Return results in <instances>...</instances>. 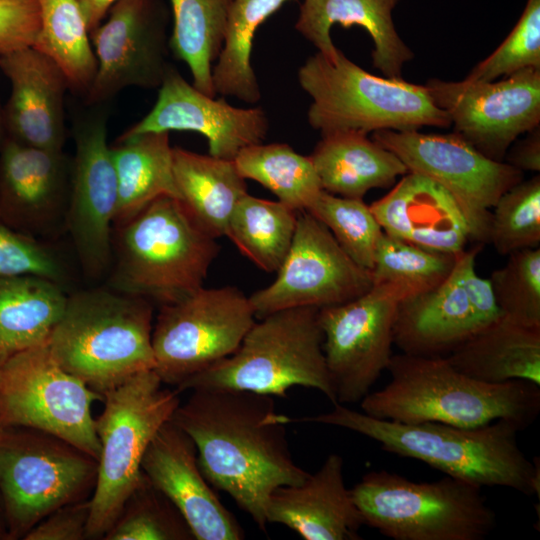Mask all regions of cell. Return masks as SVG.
Masks as SVG:
<instances>
[{
    "label": "cell",
    "instance_id": "obj_10",
    "mask_svg": "<svg viewBox=\"0 0 540 540\" xmlns=\"http://www.w3.org/2000/svg\"><path fill=\"white\" fill-rule=\"evenodd\" d=\"M98 461L44 431L0 427V498L7 540L23 539L45 516L93 492Z\"/></svg>",
    "mask_w": 540,
    "mask_h": 540
},
{
    "label": "cell",
    "instance_id": "obj_13",
    "mask_svg": "<svg viewBox=\"0 0 540 540\" xmlns=\"http://www.w3.org/2000/svg\"><path fill=\"white\" fill-rule=\"evenodd\" d=\"M372 139L393 152L408 172L423 175L443 187L461 209L470 240L479 243L489 241L491 209L497 200L523 180L522 171L488 158L456 132L379 130Z\"/></svg>",
    "mask_w": 540,
    "mask_h": 540
},
{
    "label": "cell",
    "instance_id": "obj_36",
    "mask_svg": "<svg viewBox=\"0 0 540 540\" xmlns=\"http://www.w3.org/2000/svg\"><path fill=\"white\" fill-rule=\"evenodd\" d=\"M234 162L243 178L260 183L298 212L306 211L323 190L310 156L284 143L248 146Z\"/></svg>",
    "mask_w": 540,
    "mask_h": 540
},
{
    "label": "cell",
    "instance_id": "obj_48",
    "mask_svg": "<svg viewBox=\"0 0 540 540\" xmlns=\"http://www.w3.org/2000/svg\"><path fill=\"white\" fill-rule=\"evenodd\" d=\"M0 539H7V530H6V524H5L1 498H0Z\"/></svg>",
    "mask_w": 540,
    "mask_h": 540
},
{
    "label": "cell",
    "instance_id": "obj_47",
    "mask_svg": "<svg viewBox=\"0 0 540 540\" xmlns=\"http://www.w3.org/2000/svg\"><path fill=\"white\" fill-rule=\"evenodd\" d=\"M118 0H78L89 32L94 30L108 14V11Z\"/></svg>",
    "mask_w": 540,
    "mask_h": 540
},
{
    "label": "cell",
    "instance_id": "obj_4",
    "mask_svg": "<svg viewBox=\"0 0 540 540\" xmlns=\"http://www.w3.org/2000/svg\"><path fill=\"white\" fill-rule=\"evenodd\" d=\"M153 308L149 300L117 290L68 296L47 342L57 363L103 395L129 377L154 370Z\"/></svg>",
    "mask_w": 540,
    "mask_h": 540
},
{
    "label": "cell",
    "instance_id": "obj_38",
    "mask_svg": "<svg viewBox=\"0 0 540 540\" xmlns=\"http://www.w3.org/2000/svg\"><path fill=\"white\" fill-rule=\"evenodd\" d=\"M102 540H195L177 507L146 477Z\"/></svg>",
    "mask_w": 540,
    "mask_h": 540
},
{
    "label": "cell",
    "instance_id": "obj_34",
    "mask_svg": "<svg viewBox=\"0 0 540 540\" xmlns=\"http://www.w3.org/2000/svg\"><path fill=\"white\" fill-rule=\"evenodd\" d=\"M40 30L32 45L63 71L69 90L85 96L97 61L90 32L78 0H37Z\"/></svg>",
    "mask_w": 540,
    "mask_h": 540
},
{
    "label": "cell",
    "instance_id": "obj_44",
    "mask_svg": "<svg viewBox=\"0 0 540 540\" xmlns=\"http://www.w3.org/2000/svg\"><path fill=\"white\" fill-rule=\"evenodd\" d=\"M39 30L37 0H0V55L32 46Z\"/></svg>",
    "mask_w": 540,
    "mask_h": 540
},
{
    "label": "cell",
    "instance_id": "obj_24",
    "mask_svg": "<svg viewBox=\"0 0 540 540\" xmlns=\"http://www.w3.org/2000/svg\"><path fill=\"white\" fill-rule=\"evenodd\" d=\"M460 254L452 272L442 283L399 302L393 337L402 353L448 355L484 328L465 286Z\"/></svg>",
    "mask_w": 540,
    "mask_h": 540
},
{
    "label": "cell",
    "instance_id": "obj_7",
    "mask_svg": "<svg viewBox=\"0 0 540 540\" xmlns=\"http://www.w3.org/2000/svg\"><path fill=\"white\" fill-rule=\"evenodd\" d=\"M319 309L297 307L255 321L228 357L175 389L241 390L286 396L293 386L313 388L336 404L323 352Z\"/></svg>",
    "mask_w": 540,
    "mask_h": 540
},
{
    "label": "cell",
    "instance_id": "obj_23",
    "mask_svg": "<svg viewBox=\"0 0 540 540\" xmlns=\"http://www.w3.org/2000/svg\"><path fill=\"white\" fill-rule=\"evenodd\" d=\"M369 207L386 234L427 249L459 254L470 240L467 222L453 197L417 173L403 175Z\"/></svg>",
    "mask_w": 540,
    "mask_h": 540
},
{
    "label": "cell",
    "instance_id": "obj_29",
    "mask_svg": "<svg viewBox=\"0 0 540 540\" xmlns=\"http://www.w3.org/2000/svg\"><path fill=\"white\" fill-rule=\"evenodd\" d=\"M173 173L180 200L197 224L217 239L226 236L231 213L247 193L234 160L173 147Z\"/></svg>",
    "mask_w": 540,
    "mask_h": 540
},
{
    "label": "cell",
    "instance_id": "obj_41",
    "mask_svg": "<svg viewBox=\"0 0 540 540\" xmlns=\"http://www.w3.org/2000/svg\"><path fill=\"white\" fill-rule=\"evenodd\" d=\"M489 281L501 315L540 329V247L515 251Z\"/></svg>",
    "mask_w": 540,
    "mask_h": 540
},
{
    "label": "cell",
    "instance_id": "obj_20",
    "mask_svg": "<svg viewBox=\"0 0 540 540\" xmlns=\"http://www.w3.org/2000/svg\"><path fill=\"white\" fill-rule=\"evenodd\" d=\"M141 468L180 511L195 540H241L244 531L204 477L193 440L168 420L157 431Z\"/></svg>",
    "mask_w": 540,
    "mask_h": 540
},
{
    "label": "cell",
    "instance_id": "obj_45",
    "mask_svg": "<svg viewBox=\"0 0 540 540\" xmlns=\"http://www.w3.org/2000/svg\"><path fill=\"white\" fill-rule=\"evenodd\" d=\"M90 498L65 504L37 523L24 540H84L90 518Z\"/></svg>",
    "mask_w": 540,
    "mask_h": 540
},
{
    "label": "cell",
    "instance_id": "obj_42",
    "mask_svg": "<svg viewBox=\"0 0 540 540\" xmlns=\"http://www.w3.org/2000/svg\"><path fill=\"white\" fill-rule=\"evenodd\" d=\"M529 67L540 68V0H527L506 39L466 79L493 81Z\"/></svg>",
    "mask_w": 540,
    "mask_h": 540
},
{
    "label": "cell",
    "instance_id": "obj_3",
    "mask_svg": "<svg viewBox=\"0 0 540 540\" xmlns=\"http://www.w3.org/2000/svg\"><path fill=\"white\" fill-rule=\"evenodd\" d=\"M387 370V385L360 402L362 412L374 418L463 428L508 420L525 429L540 412V385L481 382L458 371L444 356L392 355Z\"/></svg>",
    "mask_w": 540,
    "mask_h": 540
},
{
    "label": "cell",
    "instance_id": "obj_46",
    "mask_svg": "<svg viewBox=\"0 0 540 540\" xmlns=\"http://www.w3.org/2000/svg\"><path fill=\"white\" fill-rule=\"evenodd\" d=\"M529 135L511 147L507 156L508 164L520 171H540V132L539 127L528 132Z\"/></svg>",
    "mask_w": 540,
    "mask_h": 540
},
{
    "label": "cell",
    "instance_id": "obj_8",
    "mask_svg": "<svg viewBox=\"0 0 540 540\" xmlns=\"http://www.w3.org/2000/svg\"><path fill=\"white\" fill-rule=\"evenodd\" d=\"M163 384L153 369L145 370L103 394L104 408L95 419L100 454L87 539L103 538L145 478L146 449L181 402L179 392Z\"/></svg>",
    "mask_w": 540,
    "mask_h": 540
},
{
    "label": "cell",
    "instance_id": "obj_25",
    "mask_svg": "<svg viewBox=\"0 0 540 540\" xmlns=\"http://www.w3.org/2000/svg\"><path fill=\"white\" fill-rule=\"evenodd\" d=\"M72 160L60 151L5 136L0 147V196L34 226H48L67 208Z\"/></svg>",
    "mask_w": 540,
    "mask_h": 540
},
{
    "label": "cell",
    "instance_id": "obj_19",
    "mask_svg": "<svg viewBox=\"0 0 540 540\" xmlns=\"http://www.w3.org/2000/svg\"><path fill=\"white\" fill-rule=\"evenodd\" d=\"M268 129L262 108L235 107L223 98L208 96L170 65L152 109L119 137L191 131L206 137L209 155L234 160L242 149L262 143Z\"/></svg>",
    "mask_w": 540,
    "mask_h": 540
},
{
    "label": "cell",
    "instance_id": "obj_49",
    "mask_svg": "<svg viewBox=\"0 0 540 540\" xmlns=\"http://www.w3.org/2000/svg\"><path fill=\"white\" fill-rule=\"evenodd\" d=\"M5 136L6 134H5L4 123H3L2 108H0V147L2 145V142Z\"/></svg>",
    "mask_w": 540,
    "mask_h": 540
},
{
    "label": "cell",
    "instance_id": "obj_50",
    "mask_svg": "<svg viewBox=\"0 0 540 540\" xmlns=\"http://www.w3.org/2000/svg\"><path fill=\"white\" fill-rule=\"evenodd\" d=\"M3 360L0 359V363L2 362Z\"/></svg>",
    "mask_w": 540,
    "mask_h": 540
},
{
    "label": "cell",
    "instance_id": "obj_5",
    "mask_svg": "<svg viewBox=\"0 0 540 540\" xmlns=\"http://www.w3.org/2000/svg\"><path fill=\"white\" fill-rule=\"evenodd\" d=\"M118 226L113 289L160 306L203 287L220 250L171 196L157 198Z\"/></svg>",
    "mask_w": 540,
    "mask_h": 540
},
{
    "label": "cell",
    "instance_id": "obj_43",
    "mask_svg": "<svg viewBox=\"0 0 540 540\" xmlns=\"http://www.w3.org/2000/svg\"><path fill=\"white\" fill-rule=\"evenodd\" d=\"M34 275L62 283L66 270L48 246L0 224V278Z\"/></svg>",
    "mask_w": 540,
    "mask_h": 540
},
{
    "label": "cell",
    "instance_id": "obj_39",
    "mask_svg": "<svg viewBox=\"0 0 540 540\" xmlns=\"http://www.w3.org/2000/svg\"><path fill=\"white\" fill-rule=\"evenodd\" d=\"M322 222L347 255L359 266L372 270L383 229L362 199L347 198L322 190L306 210Z\"/></svg>",
    "mask_w": 540,
    "mask_h": 540
},
{
    "label": "cell",
    "instance_id": "obj_40",
    "mask_svg": "<svg viewBox=\"0 0 540 540\" xmlns=\"http://www.w3.org/2000/svg\"><path fill=\"white\" fill-rule=\"evenodd\" d=\"M489 242L500 255L540 246V176L503 193L491 212Z\"/></svg>",
    "mask_w": 540,
    "mask_h": 540
},
{
    "label": "cell",
    "instance_id": "obj_31",
    "mask_svg": "<svg viewBox=\"0 0 540 540\" xmlns=\"http://www.w3.org/2000/svg\"><path fill=\"white\" fill-rule=\"evenodd\" d=\"M67 298L60 283L44 277L0 278V359L47 343Z\"/></svg>",
    "mask_w": 540,
    "mask_h": 540
},
{
    "label": "cell",
    "instance_id": "obj_14",
    "mask_svg": "<svg viewBox=\"0 0 540 540\" xmlns=\"http://www.w3.org/2000/svg\"><path fill=\"white\" fill-rule=\"evenodd\" d=\"M409 296L411 291L403 285L373 283L351 301L319 309L323 352L336 403H360L387 370L397 307Z\"/></svg>",
    "mask_w": 540,
    "mask_h": 540
},
{
    "label": "cell",
    "instance_id": "obj_37",
    "mask_svg": "<svg viewBox=\"0 0 540 540\" xmlns=\"http://www.w3.org/2000/svg\"><path fill=\"white\" fill-rule=\"evenodd\" d=\"M457 256L415 245L383 231L371 270L373 283L400 284L415 295L442 283L452 272Z\"/></svg>",
    "mask_w": 540,
    "mask_h": 540
},
{
    "label": "cell",
    "instance_id": "obj_12",
    "mask_svg": "<svg viewBox=\"0 0 540 540\" xmlns=\"http://www.w3.org/2000/svg\"><path fill=\"white\" fill-rule=\"evenodd\" d=\"M255 321L249 297L233 286L201 287L162 305L152 330L154 371L178 387L230 356Z\"/></svg>",
    "mask_w": 540,
    "mask_h": 540
},
{
    "label": "cell",
    "instance_id": "obj_9",
    "mask_svg": "<svg viewBox=\"0 0 540 540\" xmlns=\"http://www.w3.org/2000/svg\"><path fill=\"white\" fill-rule=\"evenodd\" d=\"M350 490L364 525L394 540H483L496 524L482 487L447 475L414 482L371 471Z\"/></svg>",
    "mask_w": 540,
    "mask_h": 540
},
{
    "label": "cell",
    "instance_id": "obj_35",
    "mask_svg": "<svg viewBox=\"0 0 540 540\" xmlns=\"http://www.w3.org/2000/svg\"><path fill=\"white\" fill-rule=\"evenodd\" d=\"M298 211L246 193L235 205L226 236L240 252L266 272H276L296 229Z\"/></svg>",
    "mask_w": 540,
    "mask_h": 540
},
{
    "label": "cell",
    "instance_id": "obj_30",
    "mask_svg": "<svg viewBox=\"0 0 540 540\" xmlns=\"http://www.w3.org/2000/svg\"><path fill=\"white\" fill-rule=\"evenodd\" d=\"M169 132L118 137L110 146L118 182L114 223L128 220L162 196L180 199L173 173Z\"/></svg>",
    "mask_w": 540,
    "mask_h": 540
},
{
    "label": "cell",
    "instance_id": "obj_11",
    "mask_svg": "<svg viewBox=\"0 0 540 540\" xmlns=\"http://www.w3.org/2000/svg\"><path fill=\"white\" fill-rule=\"evenodd\" d=\"M103 395L64 370L48 344L15 353L0 363V427L53 434L98 461L100 443L91 406Z\"/></svg>",
    "mask_w": 540,
    "mask_h": 540
},
{
    "label": "cell",
    "instance_id": "obj_18",
    "mask_svg": "<svg viewBox=\"0 0 540 540\" xmlns=\"http://www.w3.org/2000/svg\"><path fill=\"white\" fill-rule=\"evenodd\" d=\"M167 13L160 0H118L90 32L97 61L84 96L87 106L106 105L123 89L159 88L170 66Z\"/></svg>",
    "mask_w": 540,
    "mask_h": 540
},
{
    "label": "cell",
    "instance_id": "obj_28",
    "mask_svg": "<svg viewBox=\"0 0 540 540\" xmlns=\"http://www.w3.org/2000/svg\"><path fill=\"white\" fill-rule=\"evenodd\" d=\"M368 134L346 131L322 136L310 158L323 190L362 199L374 188H387L408 173L404 163Z\"/></svg>",
    "mask_w": 540,
    "mask_h": 540
},
{
    "label": "cell",
    "instance_id": "obj_6",
    "mask_svg": "<svg viewBox=\"0 0 540 540\" xmlns=\"http://www.w3.org/2000/svg\"><path fill=\"white\" fill-rule=\"evenodd\" d=\"M298 81L312 99L308 122L321 136L451 125L448 114L434 103L425 85L373 75L340 49L332 57L319 52L309 57L298 70Z\"/></svg>",
    "mask_w": 540,
    "mask_h": 540
},
{
    "label": "cell",
    "instance_id": "obj_17",
    "mask_svg": "<svg viewBox=\"0 0 540 540\" xmlns=\"http://www.w3.org/2000/svg\"><path fill=\"white\" fill-rule=\"evenodd\" d=\"M425 86L455 132L490 159L503 161L521 134L539 127L540 68L499 81L431 79Z\"/></svg>",
    "mask_w": 540,
    "mask_h": 540
},
{
    "label": "cell",
    "instance_id": "obj_26",
    "mask_svg": "<svg viewBox=\"0 0 540 540\" xmlns=\"http://www.w3.org/2000/svg\"><path fill=\"white\" fill-rule=\"evenodd\" d=\"M399 0H303L295 29L319 53L332 57L337 47L331 39L334 24L364 28L374 43L373 65L385 77L402 78V69L413 58L412 50L396 31L392 12Z\"/></svg>",
    "mask_w": 540,
    "mask_h": 540
},
{
    "label": "cell",
    "instance_id": "obj_27",
    "mask_svg": "<svg viewBox=\"0 0 540 540\" xmlns=\"http://www.w3.org/2000/svg\"><path fill=\"white\" fill-rule=\"evenodd\" d=\"M446 358L458 371L481 382L523 380L540 385V329L501 316Z\"/></svg>",
    "mask_w": 540,
    "mask_h": 540
},
{
    "label": "cell",
    "instance_id": "obj_22",
    "mask_svg": "<svg viewBox=\"0 0 540 540\" xmlns=\"http://www.w3.org/2000/svg\"><path fill=\"white\" fill-rule=\"evenodd\" d=\"M342 456L332 453L298 485L271 494L267 523L282 524L305 540H357L364 525L344 479Z\"/></svg>",
    "mask_w": 540,
    "mask_h": 540
},
{
    "label": "cell",
    "instance_id": "obj_2",
    "mask_svg": "<svg viewBox=\"0 0 540 540\" xmlns=\"http://www.w3.org/2000/svg\"><path fill=\"white\" fill-rule=\"evenodd\" d=\"M293 421L356 432L378 442L384 451L419 460L479 487H504L539 496V459L528 460L517 443V433L523 429L508 420L476 428L438 422L407 424L374 418L336 403L329 412Z\"/></svg>",
    "mask_w": 540,
    "mask_h": 540
},
{
    "label": "cell",
    "instance_id": "obj_15",
    "mask_svg": "<svg viewBox=\"0 0 540 540\" xmlns=\"http://www.w3.org/2000/svg\"><path fill=\"white\" fill-rule=\"evenodd\" d=\"M276 272L271 284L249 296L256 318L289 308L343 304L373 285L371 271L355 263L307 211L298 212L292 243Z\"/></svg>",
    "mask_w": 540,
    "mask_h": 540
},
{
    "label": "cell",
    "instance_id": "obj_21",
    "mask_svg": "<svg viewBox=\"0 0 540 540\" xmlns=\"http://www.w3.org/2000/svg\"><path fill=\"white\" fill-rule=\"evenodd\" d=\"M0 69L11 86L2 108L6 136L36 148L63 150L69 90L63 71L32 46L0 55Z\"/></svg>",
    "mask_w": 540,
    "mask_h": 540
},
{
    "label": "cell",
    "instance_id": "obj_1",
    "mask_svg": "<svg viewBox=\"0 0 540 540\" xmlns=\"http://www.w3.org/2000/svg\"><path fill=\"white\" fill-rule=\"evenodd\" d=\"M171 421L193 440L211 486L229 494L261 530L278 487L298 485L310 473L290 452L287 424L272 396L241 390L195 389Z\"/></svg>",
    "mask_w": 540,
    "mask_h": 540
},
{
    "label": "cell",
    "instance_id": "obj_33",
    "mask_svg": "<svg viewBox=\"0 0 540 540\" xmlns=\"http://www.w3.org/2000/svg\"><path fill=\"white\" fill-rule=\"evenodd\" d=\"M173 28L169 48L188 66L193 86L208 96L217 94L212 68L223 46L230 0H170Z\"/></svg>",
    "mask_w": 540,
    "mask_h": 540
},
{
    "label": "cell",
    "instance_id": "obj_32",
    "mask_svg": "<svg viewBox=\"0 0 540 540\" xmlns=\"http://www.w3.org/2000/svg\"><path fill=\"white\" fill-rule=\"evenodd\" d=\"M291 0H230L222 49L212 68L216 94L231 96L248 104L261 98L251 64L258 27L283 4Z\"/></svg>",
    "mask_w": 540,
    "mask_h": 540
},
{
    "label": "cell",
    "instance_id": "obj_16",
    "mask_svg": "<svg viewBox=\"0 0 540 540\" xmlns=\"http://www.w3.org/2000/svg\"><path fill=\"white\" fill-rule=\"evenodd\" d=\"M73 124L75 155L66 208V224L79 263L92 278L102 277L113 260L112 224L118 206V182L108 145L106 105L90 106Z\"/></svg>",
    "mask_w": 540,
    "mask_h": 540
}]
</instances>
